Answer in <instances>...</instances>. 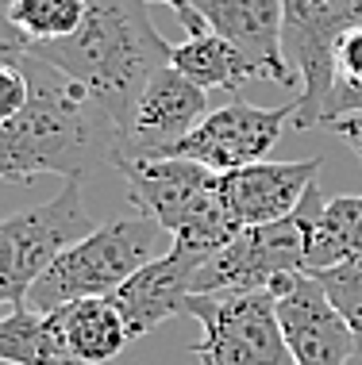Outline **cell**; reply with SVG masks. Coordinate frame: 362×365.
<instances>
[{
    "instance_id": "cell-1",
    "label": "cell",
    "mask_w": 362,
    "mask_h": 365,
    "mask_svg": "<svg viewBox=\"0 0 362 365\" xmlns=\"http://www.w3.org/2000/svg\"><path fill=\"white\" fill-rule=\"evenodd\" d=\"M174 43L154 27L146 0H89L85 24L70 38L51 43L31 58L54 66L77 81L112 123V139L124 131L143 85L170 66Z\"/></svg>"
},
{
    "instance_id": "cell-2",
    "label": "cell",
    "mask_w": 362,
    "mask_h": 365,
    "mask_svg": "<svg viewBox=\"0 0 362 365\" xmlns=\"http://www.w3.org/2000/svg\"><path fill=\"white\" fill-rule=\"evenodd\" d=\"M31 101L19 115L0 123V181L31 185L43 173L81 181L93 162H109L112 123L93 96L54 66L24 58Z\"/></svg>"
},
{
    "instance_id": "cell-3",
    "label": "cell",
    "mask_w": 362,
    "mask_h": 365,
    "mask_svg": "<svg viewBox=\"0 0 362 365\" xmlns=\"http://www.w3.org/2000/svg\"><path fill=\"white\" fill-rule=\"evenodd\" d=\"M120 173L139 215L154 220L181 250L212 254L243 231L223 208L220 173L208 165L189 158H154L120 165Z\"/></svg>"
},
{
    "instance_id": "cell-4",
    "label": "cell",
    "mask_w": 362,
    "mask_h": 365,
    "mask_svg": "<svg viewBox=\"0 0 362 365\" xmlns=\"http://www.w3.org/2000/svg\"><path fill=\"white\" fill-rule=\"evenodd\" d=\"M159 235L162 227L146 215L101 223L93 235H85L62 258L51 262V269L27 292V308L51 315L74 300L112 296L131 273H139L146 262L159 258Z\"/></svg>"
},
{
    "instance_id": "cell-5",
    "label": "cell",
    "mask_w": 362,
    "mask_h": 365,
    "mask_svg": "<svg viewBox=\"0 0 362 365\" xmlns=\"http://www.w3.org/2000/svg\"><path fill=\"white\" fill-rule=\"evenodd\" d=\"M93 231L96 223L81 200V181H66L54 200L0 220V315L27 308V292L51 262Z\"/></svg>"
},
{
    "instance_id": "cell-6",
    "label": "cell",
    "mask_w": 362,
    "mask_h": 365,
    "mask_svg": "<svg viewBox=\"0 0 362 365\" xmlns=\"http://www.w3.org/2000/svg\"><path fill=\"white\" fill-rule=\"evenodd\" d=\"M185 312L201 323L189 350L197 365H297L270 292L189 296Z\"/></svg>"
},
{
    "instance_id": "cell-7",
    "label": "cell",
    "mask_w": 362,
    "mask_h": 365,
    "mask_svg": "<svg viewBox=\"0 0 362 365\" xmlns=\"http://www.w3.org/2000/svg\"><path fill=\"white\" fill-rule=\"evenodd\" d=\"M286 273H308V223L301 208L278 223L243 227L228 246L212 250L193 277V296L270 292Z\"/></svg>"
},
{
    "instance_id": "cell-8",
    "label": "cell",
    "mask_w": 362,
    "mask_h": 365,
    "mask_svg": "<svg viewBox=\"0 0 362 365\" xmlns=\"http://www.w3.org/2000/svg\"><path fill=\"white\" fill-rule=\"evenodd\" d=\"M281 16L286 58L301 81V96L293 101V127L312 131L336 85V43L351 27H362V0H281Z\"/></svg>"
},
{
    "instance_id": "cell-9",
    "label": "cell",
    "mask_w": 362,
    "mask_h": 365,
    "mask_svg": "<svg viewBox=\"0 0 362 365\" xmlns=\"http://www.w3.org/2000/svg\"><path fill=\"white\" fill-rule=\"evenodd\" d=\"M204 115H208V93L201 85H193L189 77H181L174 66H162L143 85L124 131L112 139L109 162L120 170V165L131 162L174 158L178 146L197 131Z\"/></svg>"
},
{
    "instance_id": "cell-10",
    "label": "cell",
    "mask_w": 362,
    "mask_h": 365,
    "mask_svg": "<svg viewBox=\"0 0 362 365\" xmlns=\"http://www.w3.org/2000/svg\"><path fill=\"white\" fill-rule=\"evenodd\" d=\"M189 35H220L247 58L258 81L281 88L297 85V70L286 58V16L281 0H189L178 16Z\"/></svg>"
},
{
    "instance_id": "cell-11",
    "label": "cell",
    "mask_w": 362,
    "mask_h": 365,
    "mask_svg": "<svg viewBox=\"0 0 362 365\" xmlns=\"http://www.w3.org/2000/svg\"><path fill=\"white\" fill-rule=\"evenodd\" d=\"M293 112H297L293 104L258 108L236 96V101L204 115L197 131L178 146L174 158L201 162L212 173H231V170H243V165L266 162L281 139V131H286V123H293Z\"/></svg>"
},
{
    "instance_id": "cell-12",
    "label": "cell",
    "mask_w": 362,
    "mask_h": 365,
    "mask_svg": "<svg viewBox=\"0 0 362 365\" xmlns=\"http://www.w3.org/2000/svg\"><path fill=\"white\" fill-rule=\"evenodd\" d=\"M270 296L297 365H347L358 358L355 334L312 273H286L270 284Z\"/></svg>"
},
{
    "instance_id": "cell-13",
    "label": "cell",
    "mask_w": 362,
    "mask_h": 365,
    "mask_svg": "<svg viewBox=\"0 0 362 365\" xmlns=\"http://www.w3.org/2000/svg\"><path fill=\"white\" fill-rule=\"evenodd\" d=\"M324 158L308 162H254L243 170L220 173L223 208L239 227H262L293 215L305 200V192L316 185V173Z\"/></svg>"
},
{
    "instance_id": "cell-14",
    "label": "cell",
    "mask_w": 362,
    "mask_h": 365,
    "mask_svg": "<svg viewBox=\"0 0 362 365\" xmlns=\"http://www.w3.org/2000/svg\"><path fill=\"white\" fill-rule=\"evenodd\" d=\"M204 258H208V254L170 246L166 254H159L154 262H146L139 273H131V277L109 296L116 308H120L131 339H143V334L159 331L166 319H174L178 312L189 308L193 277H197Z\"/></svg>"
},
{
    "instance_id": "cell-15",
    "label": "cell",
    "mask_w": 362,
    "mask_h": 365,
    "mask_svg": "<svg viewBox=\"0 0 362 365\" xmlns=\"http://www.w3.org/2000/svg\"><path fill=\"white\" fill-rule=\"evenodd\" d=\"M308 223V273L362 258V196H328L312 185L301 200Z\"/></svg>"
},
{
    "instance_id": "cell-16",
    "label": "cell",
    "mask_w": 362,
    "mask_h": 365,
    "mask_svg": "<svg viewBox=\"0 0 362 365\" xmlns=\"http://www.w3.org/2000/svg\"><path fill=\"white\" fill-rule=\"evenodd\" d=\"M58 334H62L66 350L74 354V361L81 365H109L124 354V346L131 342L127 323L120 308L109 296H93V300H74L66 308L51 312Z\"/></svg>"
},
{
    "instance_id": "cell-17",
    "label": "cell",
    "mask_w": 362,
    "mask_h": 365,
    "mask_svg": "<svg viewBox=\"0 0 362 365\" xmlns=\"http://www.w3.org/2000/svg\"><path fill=\"white\" fill-rule=\"evenodd\" d=\"M170 66L181 77H189L193 85H201L204 93L208 88H228V93H239L247 81H258L254 66L243 58L228 38L220 35H189L185 43L174 46Z\"/></svg>"
},
{
    "instance_id": "cell-18",
    "label": "cell",
    "mask_w": 362,
    "mask_h": 365,
    "mask_svg": "<svg viewBox=\"0 0 362 365\" xmlns=\"http://www.w3.org/2000/svg\"><path fill=\"white\" fill-rule=\"evenodd\" d=\"M0 361L4 365H81L66 350L51 315L16 308L0 315Z\"/></svg>"
},
{
    "instance_id": "cell-19",
    "label": "cell",
    "mask_w": 362,
    "mask_h": 365,
    "mask_svg": "<svg viewBox=\"0 0 362 365\" xmlns=\"http://www.w3.org/2000/svg\"><path fill=\"white\" fill-rule=\"evenodd\" d=\"M89 0H12V19L31 43V54L70 38L85 24Z\"/></svg>"
},
{
    "instance_id": "cell-20",
    "label": "cell",
    "mask_w": 362,
    "mask_h": 365,
    "mask_svg": "<svg viewBox=\"0 0 362 365\" xmlns=\"http://www.w3.org/2000/svg\"><path fill=\"white\" fill-rule=\"evenodd\" d=\"M347 115H362V27H351L336 43V85L320 108L316 127H331Z\"/></svg>"
},
{
    "instance_id": "cell-21",
    "label": "cell",
    "mask_w": 362,
    "mask_h": 365,
    "mask_svg": "<svg viewBox=\"0 0 362 365\" xmlns=\"http://www.w3.org/2000/svg\"><path fill=\"white\" fill-rule=\"evenodd\" d=\"M312 277L324 289L331 308L343 315V323L351 327V334H355V342H358V358H362V258L316 269Z\"/></svg>"
},
{
    "instance_id": "cell-22",
    "label": "cell",
    "mask_w": 362,
    "mask_h": 365,
    "mask_svg": "<svg viewBox=\"0 0 362 365\" xmlns=\"http://www.w3.org/2000/svg\"><path fill=\"white\" fill-rule=\"evenodd\" d=\"M31 101V81H27L24 62L19 66H0V123L19 115Z\"/></svg>"
},
{
    "instance_id": "cell-23",
    "label": "cell",
    "mask_w": 362,
    "mask_h": 365,
    "mask_svg": "<svg viewBox=\"0 0 362 365\" xmlns=\"http://www.w3.org/2000/svg\"><path fill=\"white\" fill-rule=\"evenodd\" d=\"M24 58H31V43L12 19V0H0V66H19Z\"/></svg>"
},
{
    "instance_id": "cell-24",
    "label": "cell",
    "mask_w": 362,
    "mask_h": 365,
    "mask_svg": "<svg viewBox=\"0 0 362 365\" xmlns=\"http://www.w3.org/2000/svg\"><path fill=\"white\" fill-rule=\"evenodd\" d=\"M331 131H336L339 139L351 146V154H355L358 162H362V115H347V120H336V123H331Z\"/></svg>"
},
{
    "instance_id": "cell-25",
    "label": "cell",
    "mask_w": 362,
    "mask_h": 365,
    "mask_svg": "<svg viewBox=\"0 0 362 365\" xmlns=\"http://www.w3.org/2000/svg\"><path fill=\"white\" fill-rule=\"evenodd\" d=\"M146 4H166V8H174V12H185V8H189V0H146Z\"/></svg>"
}]
</instances>
